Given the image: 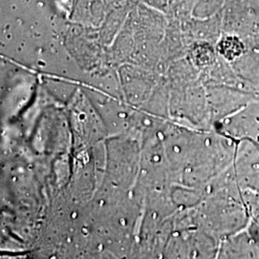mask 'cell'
<instances>
[{
    "label": "cell",
    "instance_id": "1",
    "mask_svg": "<svg viewBox=\"0 0 259 259\" xmlns=\"http://www.w3.org/2000/svg\"><path fill=\"white\" fill-rule=\"evenodd\" d=\"M244 45L239 37L227 36L223 37L218 44V51L227 60H235L244 52Z\"/></svg>",
    "mask_w": 259,
    "mask_h": 259
},
{
    "label": "cell",
    "instance_id": "2",
    "mask_svg": "<svg viewBox=\"0 0 259 259\" xmlns=\"http://www.w3.org/2000/svg\"><path fill=\"white\" fill-rule=\"evenodd\" d=\"M192 57L197 65H205L212 62L214 53L208 46H196L192 51Z\"/></svg>",
    "mask_w": 259,
    "mask_h": 259
}]
</instances>
